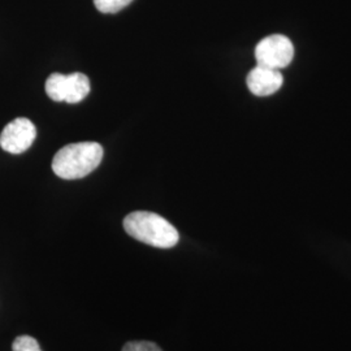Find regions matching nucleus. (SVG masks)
<instances>
[{
  "mask_svg": "<svg viewBox=\"0 0 351 351\" xmlns=\"http://www.w3.org/2000/svg\"><path fill=\"white\" fill-rule=\"evenodd\" d=\"M133 0H94L97 10L101 13H117L124 10Z\"/></svg>",
  "mask_w": 351,
  "mask_h": 351,
  "instance_id": "nucleus-7",
  "label": "nucleus"
},
{
  "mask_svg": "<svg viewBox=\"0 0 351 351\" xmlns=\"http://www.w3.org/2000/svg\"><path fill=\"white\" fill-rule=\"evenodd\" d=\"M124 229L130 237L158 249L175 247L180 239L177 229L168 220L147 211L129 213L124 219Z\"/></svg>",
  "mask_w": 351,
  "mask_h": 351,
  "instance_id": "nucleus-2",
  "label": "nucleus"
},
{
  "mask_svg": "<svg viewBox=\"0 0 351 351\" xmlns=\"http://www.w3.org/2000/svg\"><path fill=\"white\" fill-rule=\"evenodd\" d=\"M103 159V147L98 142L66 145L52 160L53 173L63 180H78L98 168Z\"/></svg>",
  "mask_w": 351,
  "mask_h": 351,
  "instance_id": "nucleus-1",
  "label": "nucleus"
},
{
  "mask_svg": "<svg viewBox=\"0 0 351 351\" xmlns=\"http://www.w3.org/2000/svg\"><path fill=\"white\" fill-rule=\"evenodd\" d=\"M123 351H162V349L151 341H132L124 345Z\"/></svg>",
  "mask_w": 351,
  "mask_h": 351,
  "instance_id": "nucleus-9",
  "label": "nucleus"
},
{
  "mask_svg": "<svg viewBox=\"0 0 351 351\" xmlns=\"http://www.w3.org/2000/svg\"><path fill=\"white\" fill-rule=\"evenodd\" d=\"M12 351H42L38 341L30 336H20L13 341Z\"/></svg>",
  "mask_w": 351,
  "mask_h": 351,
  "instance_id": "nucleus-8",
  "label": "nucleus"
},
{
  "mask_svg": "<svg viewBox=\"0 0 351 351\" xmlns=\"http://www.w3.org/2000/svg\"><path fill=\"white\" fill-rule=\"evenodd\" d=\"M246 84L254 95L269 97L281 88L284 77L280 71L256 65L247 75Z\"/></svg>",
  "mask_w": 351,
  "mask_h": 351,
  "instance_id": "nucleus-6",
  "label": "nucleus"
},
{
  "mask_svg": "<svg viewBox=\"0 0 351 351\" xmlns=\"http://www.w3.org/2000/svg\"><path fill=\"white\" fill-rule=\"evenodd\" d=\"M294 47L288 37L274 34L262 39L255 47L256 65L280 71L291 63Z\"/></svg>",
  "mask_w": 351,
  "mask_h": 351,
  "instance_id": "nucleus-4",
  "label": "nucleus"
},
{
  "mask_svg": "<svg viewBox=\"0 0 351 351\" xmlns=\"http://www.w3.org/2000/svg\"><path fill=\"white\" fill-rule=\"evenodd\" d=\"M37 137V128L26 117L14 119L0 134V147L10 154H23L30 149Z\"/></svg>",
  "mask_w": 351,
  "mask_h": 351,
  "instance_id": "nucleus-5",
  "label": "nucleus"
},
{
  "mask_svg": "<svg viewBox=\"0 0 351 351\" xmlns=\"http://www.w3.org/2000/svg\"><path fill=\"white\" fill-rule=\"evenodd\" d=\"M90 93V81L84 73H53L46 81V94L52 101L75 104L84 101Z\"/></svg>",
  "mask_w": 351,
  "mask_h": 351,
  "instance_id": "nucleus-3",
  "label": "nucleus"
}]
</instances>
